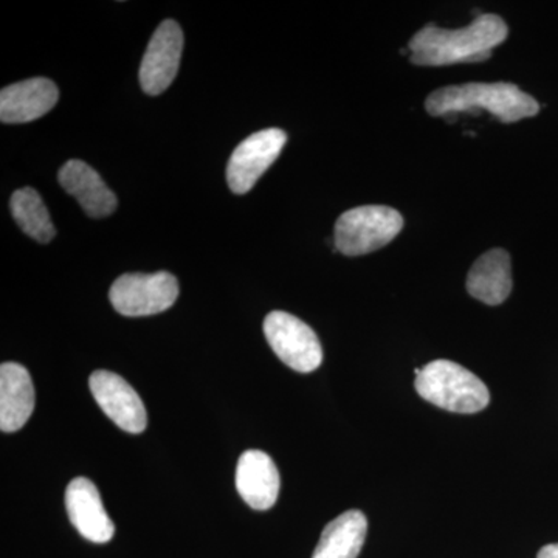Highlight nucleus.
Listing matches in <instances>:
<instances>
[{"label": "nucleus", "instance_id": "obj_2", "mask_svg": "<svg viewBox=\"0 0 558 558\" xmlns=\"http://www.w3.org/2000/svg\"><path fill=\"white\" fill-rule=\"evenodd\" d=\"M429 116L440 117L469 109H486L502 123H515L537 116L535 98L510 83H468L432 92L425 101Z\"/></svg>", "mask_w": 558, "mask_h": 558}, {"label": "nucleus", "instance_id": "obj_6", "mask_svg": "<svg viewBox=\"0 0 558 558\" xmlns=\"http://www.w3.org/2000/svg\"><path fill=\"white\" fill-rule=\"evenodd\" d=\"M264 333L277 357L299 373H312L322 365L323 349L311 326L288 312H270Z\"/></svg>", "mask_w": 558, "mask_h": 558}, {"label": "nucleus", "instance_id": "obj_1", "mask_svg": "<svg viewBox=\"0 0 558 558\" xmlns=\"http://www.w3.org/2000/svg\"><path fill=\"white\" fill-rule=\"evenodd\" d=\"M508 35V25L497 14H481L457 31L428 24L411 38L410 60L422 68L486 61Z\"/></svg>", "mask_w": 558, "mask_h": 558}, {"label": "nucleus", "instance_id": "obj_5", "mask_svg": "<svg viewBox=\"0 0 558 558\" xmlns=\"http://www.w3.org/2000/svg\"><path fill=\"white\" fill-rule=\"evenodd\" d=\"M179 296V282L170 271L126 274L110 288L113 310L124 317H148L170 310Z\"/></svg>", "mask_w": 558, "mask_h": 558}, {"label": "nucleus", "instance_id": "obj_11", "mask_svg": "<svg viewBox=\"0 0 558 558\" xmlns=\"http://www.w3.org/2000/svg\"><path fill=\"white\" fill-rule=\"evenodd\" d=\"M60 100L53 81L32 78L11 84L0 92V120L7 124L28 123L46 116Z\"/></svg>", "mask_w": 558, "mask_h": 558}, {"label": "nucleus", "instance_id": "obj_18", "mask_svg": "<svg viewBox=\"0 0 558 558\" xmlns=\"http://www.w3.org/2000/svg\"><path fill=\"white\" fill-rule=\"evenodd\" d=\"M538 558H558V543L557 545L545 546L539 550Z\"/></svg>", "mask_w": 558, "mask_h": 558}, {"label": "nucleus", "instance_id": "obj_8", "mask_svg": "<svg viewBox=\"0 0 558 558\" xmlns=\"http://www.w3.org/2000/svg\"><path fill=\"white\" fill-rule=\"evenodd\" d=\"M182 50L183 32L178 22H161L140 65V86L145 94L156 97L171 86L179 72Z\"/></svg>", "mask_w": 558, "mask_h": 558}, {"label": "nucleus", "instance_id": "obj_3", "mask_svg": "<svg viewBox=\"0 0 558 558\" xmlns=\"http://www.w3.org/2000/svg\"><path fill=\"white\" fill-rule=\"evenodd\" d=\"M418 396L451 413H480L490 402V392L480 377L450 360H435L416 369Z\"/></svg>", "mask_w": 558, "mask_h": 558}, {"label": "nucleus", "instance_id": "obj_15", "mask_svg": "<svg viewBox=\"0 0 558 558\" xmlns=\"http://www.w3.org/2000/svg\"><path fill=\"white\" fill-rule=\"evenodd\" d=\"M468 290L487 306L505 303L512 292V264L506 250L494 248L481 255L469 271Z\"/></svg>", "mask_w": 558, "mask_h": 558}, {"label": "nucleus", "instance_id": "obj_10", "mask_svg": "<svg viewBox=\"0 0 558 558\" xmlns=\"http://www.w3.org/2000/svg\"><path fill=\"white\" fill-rule=\"evenodd\" d=\"M65 508L70 523L92 543H108L116 534V526L102 506L100 492L90 480L75 478L65 492Z\"/></svg>", "mask_w": 558, "mask_h": 558}, {"label": "nucleus", "instance_id": "obj_9", "mask_svg": "<svg viewBox=\"0 0 558 558\" xmlns=\"http://www.w3.org/2000/svg\"><path fill=\"white\" fill-rule=\"evenodd\" d=\"M89 385L92 396L117 427L132 435L145 432L148 424L145 405L123 377L110 371H95Z\"/></svg>", "mask_w": 558, "mask_h": 558}, {"label": "nucleus", "instance_id": "obj_4", "mask_svg": "<svg viewBox=\"0 0 558 558\" xmlns=\"http://www.w3.org/2000/svg\"><path fill=\"white\" fill-rule=\"evenodd\" d=\"M403 229L398 209L363 205L348 209L336 223L333 242L344 256H363L389 244Z\"/></svg>", "mask_w": 558, "mask_h": 558}, {"label": "nucleus", "instance_id": "obj_12", "mask_svg": "<svg viewBox=\"0 0 558 558\" xmlns=\"http://www.w3.org/2000/svg\"><path fill=\"white\" fill-rule=\"evenodd\" d=\"M281 487L277 464L260 450H247L241 454L236 468V488L252 509L274 508Z\"/></svg>", "mask_w": 558, "mask_h": 558}, {"label": "nucleus", "instance_id": "obj_17", "mask_svg": "<svg viewBox=\"0 0 558 558\" xmlns=\"http://www.w3.org/2000/svg\"><path fill=\"white\" fill-rule=\"evenodd\" d=\"M11 215L25 234L40 242L49 244L57 236V229L50 219L49 209L39 193L33 189L17 190L10 199Z\"/></svg>", "mask_w": 558, "mask_h": 558}, {"label": "nucleus", "instance_id": "obj_16", "mask_svg": "<svg viewBox=\"0 0 558 558\" xmlns=\"http://www.w3.org/2000/svg\"><path fill=\"white\" fill-rule=\"evenodd\" d=\"M368 534V520L360 510H348L323 531L312 558H357Z\"/></svg>", "mask_w": 558, "mask_h": 558}, {"label": "nucleus", "instance_id": "obj_13", "mask_svg": "<svg viewBox=\"0 0 558 558\" xmlns=\"http://www.w3.org/2000/svg\"><path fill=\"white\" fill-rule=\"evenodd\" d=\"M60 185L75 197L87 216L108 218L116 211L117 196L94 168L81 160H69L58 174Z\"/></svg>", "mask_w": 558, "mask_h": 558}, {"label": "nucleus", "instance_id": "obj_7", "mask_svg": "<svg viewBox=\"0 0 558 558\" xmlns=\"http://www.w3.org/2000/svg\"><path fill=\"white\" fill-rule=\"evenodd\" d=\"M288 142L284 131L264 130L250 135L233 150L227 167V182L234 194H247L256 185Z\"/></svg>", "mask_w": 558, "mask_h": 558}, {"label": "nucleus", "instance_id": "obj_14", "mask_svg": "<svg viewBox=\"0 0 558 558\" xmlns=\"http://www.w3.org/2000/svg\"><path fill=\"white\" fill-rule=\"evenodd\" d=\"M35 410V387L20 363L0 366V429L14 433L27 424Z\"/></svg>", "mask_w": 558, "mask_h": 558}]
</instances>
